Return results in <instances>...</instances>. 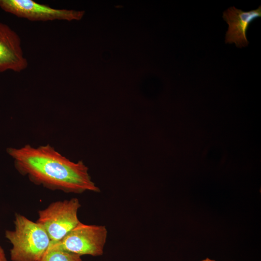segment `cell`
Returning <instances> with one entry per match:
<instances>
[{
    "mask_svg": "<svg viewBox=\"0 0 261 261\" xmlns=\"http://www.w3.org/2000/svg\"><path fill=\"white\" fill-rule=\"evenodd\" d=\"M6 150L16 170L35 185L68 193L100 192L83 161L70 160L48 144L37 147L28 144Z\"/></svg>",
    "mask_w": 261,
    "mask_h": 261,
    "instance_id": "cell-1",
    "label": "cell"
},
{
    "mask_svg": "<svg viewBox=\"0 0 261 261\" xmlns=\"http://www.w3.org/2000/svg\"><path fill=\"white\" fill-rule=\"evenodd\" d=\"M14 229L6 230L5 238L10 242L12 261H38L49 247L51 240L44 227L25 216L15 213Z\"/></svg>",
    "mask_w": 261,
    "mask_h": 261,
    "instance_id": "cell-2",
    "label": "cell"
},
{
    "mask_svg": "<svg viewBox=\"0 0 261 261\" xmlns=\"http://www.w3.org/2000/svg\"><path fill=\"white\" fill-rule=\"evenodd\" d=\"M80 207L76 198L53 202L38 211L36 222L44 227L51 243L57 242L80 222L77 216Z\"/></svg>",
    "mask_w": 261,
    "mask_h": 261,
    "instance_id": "cell-3",
    "label": "cell"
},
{
    "mask_svg": "<svg viewBox=\"0 0 261 261\" xmlns=\"http://www.w3.org/2000/svg\"><path fill=\"white\" fill-rule=\"evenodd\" d=\"M107 234L104 225H88L80 222L61 240L51 243L49 246L80 256H100L103 253Z\"/></svg>",
    "mask_w": 261,
    "mask_h": 261,
    "instance_id": "cell-4",
    "label": "cell"
},
{
    "mask_svg": "<svg viewBox=\"0 0 261 261\" xmlns=\"http://www.w3.org/2000/svg\"><path fill=\"white\" fill-rule=\"evenodd\" d=\"M0 8L20 18L32 21L80 20L84 12L55 9L32 0H0Z\"/></svg>",
    "mask_w": 261,
    "mask_h": 261,
    "instance_id": "cell-5",
    "label": "cell"
},
{
    "mask_svg": "<svg viewBox=\"0 0 261 261\" xmlns=\"http://www.w3.org/2000/svg\"><path fill=\"white\" fill-rule=\"evenodd\" d=\"M28 65L18 34L0 22V72L11 70L21 72Z\"/></svg>",
    "mask_w": 261,
    "mask_h": 261,
    "instance_id": "cell-6",
    "label": "cell"
},
{
    "mask_svg": "<svg viewBox=\"0 0 261 261\" xmlns=\"http://www.w3.org/2000/svg\"><path fill=\"white\" fill-rule=\"evenodd\" d=\"M261 16V6L257 9L245 12L230 7L223 13V18L228 25L225 34V43H234L238 48L246 47L249 42L246 36L250 24L255 19Z\"/></svg>",
    "mask_w": 261,
    "mask_h": 261,
    "instance_id": "cell-7",
    "label": "cell"
},
{
    "mask_svg": "<svg viewBox=\"0 0 261 261\" xmlns=\"http://www.w3.org/2000/svg\"><path fill=\"white\" fill-rule=\"evenodd\" d=\"M38 261H82L81 256L58 248L49 246Z\"/></svg>",
    "mask_w": 261,
    "mask_h": 261,
    "instance_id": "cell-8",
    "label": "cell"
},
{
    "mask_svg": "<svg viewBox=\"0 0 261 261\" xmlns=\"http://www.w3.org/2000/svg\"><path fill=\"white\" fill-rule=\"evenodd\" d=\"M0 261H8L4 250L0 245Z\"/></svg>",
    "mask_w": 261,
    "mask_h": 261,
    "instance_id": "cell-9",
    "label": "cell"
},
{
    "mask_svg": "<svg viewBox=\"0 0 261 261\" xmlns=\"http://www.w3.org/2000/svg\"><path fill=\"white\" fill-rule=\"evenodd\" d=\"M201 261H216L215 260H212V259H210L209 258H206L204 260H203Z\"/></svg>",
    "mask_w": 261,
    "mask_h": 261,
    "instance_id": "cell-10",
    "label": "cell"
}]
</instances>
